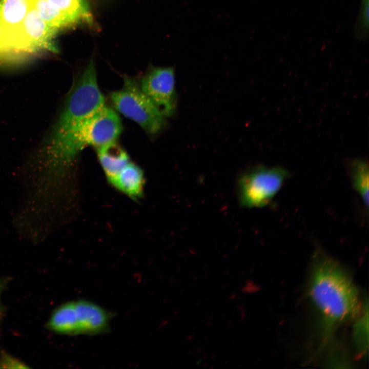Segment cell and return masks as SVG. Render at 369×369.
Returning <instances> with one entry per match:
<instances>
[{
    "label": "cell",
    "instance_id": "cell-1",
    "mask_svg": "<svg viewBox=\"0 0 369 369\" xmlns=\"http://www.w3.org/2000/svg\"><path fill=\"white\" fill-rule=\"evenodd\" d=\"M122 131L117 113L105 105L67 131L50 135L36 155L33 176L28 177L38 190L50 193L73 165L85 148H96L116 141Z\"/></svg>",
    "mask_w": 369,
    "mask_h": 369
},
{
    "label": "cell",
    "instance_id": "cell-2",
    "mask_svg": "<svg viewBox=\"0 0 369 369\" xmlns=\"http://www.w3.org/2000/svg\"><path fill=\"white\" fill-rule=\"evenodd\" d=\"M309 291L327 322H343L359 311V294L352 279L340 263L319 248L312 257Z\"/></svg>",
    "mask_w": 369,
    "mask_h": 369
},
{
    "label": "cell",
    "instance_id": "cell-3",
    "mask_svg": "<svg viewBox=\"0 0 369 369\" xmlns=\"http://www.w3.org/2000/svg\"><path fill=\"white\" fill-rule=\"evenodd\" d=\"M105 105L92 61L74 83L50 134L58 135L67 131Z\"/></svg>",
    "mask_w": 369,
    "mask_h": 369
},
{
    "label": "cell",
    "instance_id": "cell-4",
    "mask_svg": "<svg viewBox=\"0 0 369 369\" xmlns=\"http://www.w3.org/2000/svg\"><path fill=\"white\" fill-rule=\"evenodd\" d=\"M110 99L116 110L138 124L148 133H157L164 127L165 116L134 79L125 77L123 86L111 92Z\"/></svg>",
    "mask_w": 369,
    "mask_h": 369
},
{
    "label": "cell",
    "instance_id": "cell-5",
    "mask_svg": "<svg viewBox=\"0 0 369 369\" xmlns=\"http://www.w3.org/2000/svg\"><path fill=\"white\" fill-rule=\"evenodd\" d=\"M290 176L280 166H258L243 173L238 178L237 193L240 204L247 208H261L268 204Z\"/></svg>",
    "mask_w": 369,
    "mask_h": 369
},
{
    "label": "cell",
    "instance_id": "cell-6",
    "mask_svg": "<svg viewBox=\"0 0 369 369\" xmlns=\"http://www.w3.org/2000/svg\"><path fill=\"white\" fill-rule=\"evenodd\" d=\"M139 86L165 117L174 113L176 99L173 67H152L141 78Z\"/></svg>",
    "mask_w": 369,
    "mask_h": 369
},
{
    "label": "cell",
    "instance_id": "cell-7",
    "mask_svg": "<svg viewBox=\"0 0 369 369\" xmlns=\"http://www.w3.org/2000/svg\"><path fill=\"white\" fill-rule=\"evenodd\" d=\"M56 32L46 24L32 6L14 39L11 53H32L43 49L56 51L52 38Z\"/></svg>",
    "mask_w": 369,
    "mask_h": 369
},
{
    "label": "cell",
    "instance_id": "cell-8",
    "mask_svg": "<svg viewBox=\"0 0 369 369\" xmlns=\"http://www.w3.org/2000/svg\"><path fill=\"white\" fill-rule=\"evenodd\" d=\"M32 6L33 0H1L0 27L3 37L0 45V54H10L19 28Z\"/></svg>",
    "mask_w": 369,
    "mask_h": 369
},
{
    "label": "cell",
    "instance_id": "cell-9",
    "mask_svg": "<svg viewBox=\"0 0 369 369\" xmlns=\"http://www.w3.org/2000/svg\"><path fill=\"white\" fill-rule=\"evenodd\" d=\"M74 301L80 335L93 336L108 331L112 318L110 312L87 300Z\"/></svg>",
    "mask_w": 369,
    "mask_h": 369
},
{
    "label": "cell",
    "instance_id": "cell-10",
    "mask_svg": "<svg viewBox=\"0 0 369 369\" xmlns=\"http://www.w3.org/2000/svg\"><path fill=\"white\" fill-rule=\"evenodd\" d=\"M100 163L110 182L130 162L127 152L116 141L96 148Z\"/></svg>",
    "mask_w": 369,
    "mask_h": 369
},
{
    "label": "cell",
    "instance_id": "cell-11",
    "mask_svg": "<svg viewBox=\"0 0 369 369\" xmlns=\"http://www.w3.org/2000/svg\"><path fill=\"white\" fill-rule=\"evenodd\" d=\"M48 325L51 330L59 334L80 335L75 301L67 302L58 307L53 313Z\"/></svg>",
    "mask_w": 369,
    "mask_h": 369
},
{
    "label": "cell",
    "instance_id": "cell-12",
    "mask_svg": "<svg viewBox=\"0 0 369 369\" xmlns=\"http://www.w3.org/2000/svg\"><path fill=\"white\" fill-rule=\"evenodd\" d=\"M110 182L129 196L137 198L142 191L143 172L139 167L130 161Z\"/></svg>",
    "mask_w": 369,
    "mask_h": 369
},
{
    "label": "cell",
    "instance_id": "cell-13",
    "mask_svg": "<svg viewBox=\"0 0 369 369\" xmlns=\"http://www.w3.org/2000/svg\"><path fill=\"white\" fill-rule=\"evenodd\" d=\"M33 7L46 24L56 32L75 24L47 0H33Z\"/></svg>",
    "mask_w": 369,
    "mask_h": 369
},
{
    "label": "cell",
    "instance_id": "cell-14",
    "mask_svg": "<svg viewBox=\"0 0 369 369\" xmlns=\"http://www.w3.org/2000/svg\"><path fill=\"white\" fill-rule=\"evenodd\" d=\"M350 177L353 188L358 194L366 210L368 208V164L363 159L353 160L350 165Z\"/></svg>",
    "mask_w": 369,
    "mask_h": 369
},
{
    "label": "cell",
    "instance_id": "cell-15",
    "mask_svg": "<svg viewBox=\"0 0 369 369\" xmlns=\"http://www.w3.org/2000/svg\"><path fill=\"white\" fill-rule=\"evenodd\" d=\"M75 24L86 23L91 24L93 19L85 0H47Z\"/></svg>",
    "mask_w": 369,
    "mask_h": 369
},
{
    "label": "cell",
    "instance_id": "cell-16",
    "mask_svg": "<svg viewBox=\"0 0 369 369\" xmlns=\"http://www.w3.org/2000/svg\"><path fill=\"white\" fill-rule=\"evenodd\" d=\"M365 312V311H364ZM368 312L367 309L355 326V339L357 347L361 353L367 349L368 344Z\"/></svg>",
    "mask_w": 369,
    "mask_h": 369
},
{
    "label": "cell",
    "instance_id": "cell-17",
    "mask_svg": "<svg viewBox=\"0 0 369 369\" xmlns=\"http://www.w3.org/2000/svg\"><path fill=\"white\" fill-rule=\"evenodd\" d=\"M368 0H361V7L355 28V34L360 39H365L368 33Z\"/></svg>",
    "mask_w": 369,
    "mask_h": 369
},
{
    "label": "cell",
    "instance_id": "cell-18",
    "mask_svg": "<svg viewBox=\"0 0 369 369\" xmlns=\"http://www.w3.org/2000/svg\"><path fill=\"white\" fill-rule=\"evenodd\" d=\"M25 364L7 353L2 352L0 355L1 368H28Z\"/></svg>",
    "mask_w": 369,
    "mask_h": 369
},
{
    "label": "cell",
    "instance_id": "cell-19",
    "mask_svg": "<svg viewBox=\"0 0 369 369\" xmlns=\"http://www.w3.org/2000/svg\"><path fill=\"white\" fill-rule=\"evenodd\" d=\"M7 281L4 280H0V295L2 293V292L3 291V289L6 286V284L7 283ZM0 312H1V308H0Z\"/></svg>",
    "mask_w": 369,
    "mask_h": 369
},
{
    "label": "cell",
    "instance_id": "cell-20",
    "mask_svg": "<svg viewBox=\"0 0 369 369\" xmlns=\"http://www.w3.org/2000/svg\"><path fill=\"white\" fill-rule=\"evenodd\" d=\"M3 37V30L1 28V27H0V43L2 41Z\"/></svg>",
    "mask_w": 369,
    "mask_h": 369
}]
</instances>
